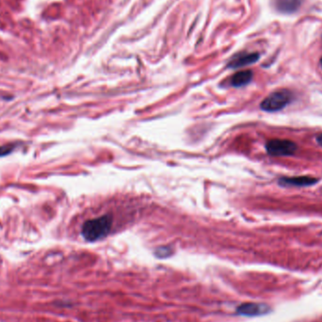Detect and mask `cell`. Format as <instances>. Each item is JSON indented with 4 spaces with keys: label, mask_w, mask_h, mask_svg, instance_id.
Wrapping results in <instances>:
<instances>
[{
    "label": "cell",
    "mask_w": 322,
    "mask_h": 322,
    "mask_svg": "<svg viewBox=\"0 0 322 322\" xmlns=\"http://www.w3.org/2000/svg\"><path fill=\"white\" fill-rule=\"evenodd\" d=\"M319 182V179L310 176L298 177H283L279 179V185L283 186H313Z\"/></svg>",
    "instance_id": "obj_5"
},
{
    "label": "cell",
    "mask_w": 322,
    "mask_h": 322,
    "mask_svg": "<svg viewBox=\"0 0 322 322\" xmlns=\"http://www.w3.org/2000/svg\"><path fill=\"white\" fill-rule=\"evenodd\" d=\"M266 150L269 155L274 157L292 156L297 151V145L287 139H272L267 142Z\"/></svg>",
    "instance_id": "obj_3"
},
{
    "label": "cell",
    "mask_w": 322,
    "mask_h": 322,
    "mask_svg": "<svg viewBox=\"0 0 322 322\" xmlns=\"http://www.w3.org/2000/svg\"><path fill=\"white\" fill-rule=\"evenodd\" d=\"M321 64H322V60H321Z\"/></svg>",
    "instance_id": "obj_11"
},
{
    "label": "cell",
    "mask_w": 322,
    "mask_h": 322,
    "mask_svg": "<svg viewBox=\"0 0 322 322\" xmlns=\"http://www.w3.org/2000/svg\"><path fill=\"white\" fill-rule=\"evenodd\" d=\"M112 226V216L105 215L96 219L89 220L84 223L81 234L87 241L93 242L109 235Z\"/></svg>",
    "instance_id": "obj_1"
},
{
    "label": "cell",
    "mask_w": 322,
    "mask_h": 322,
    "mask_svg": "<svg viewBox=\"0 0 322 322\" xmlns=\"http://www.w3.org/2000/svg\"><path fill=\"white\" fill-rule=\"evenodd\" d=\"M270 311V307L266 304L262 303H254V302H247L241 304L237 308V313L246 317H256L267 314Z\"/></svg>",
    "instance_id": "obj_4"
},
{
    "label": "cell",
    "mask_w": 322,
    "mask_h": 322,
    "mask_svg": "<svg viewBox=\"0 0 322 322\" xmlns=\"http://www.w3.org/2000/svg\"><path fill=\"white\" fill-rule=\"evenodd\" d=\"M317 141H318V143H319L321 146H322V133L321 135H319L318 138H317Z\"/></svg>",
    "instance_id": "obj_10"
},
{
    "label": "cell",
    "mask_w": 322,
    "mask_h": 322,
    "mask_svg": "<svg viewBox=\"0 0 322 322\" xmlns=\"http://www.w3.org/2000/svg\"><path fill=\"white\" fill-rule=\"evenodd\" d=\"M259 54L258 53H245L240 54L235 57L231 62H229L228 66L230 68H240L243 66H247L250 64H253L259 60Z\"/></svg>",
    "instance_id": "obj_6"
},
{
    "label": "cell",
    "mask_w": 322,
    "mask_h": 322,
    "mask_svg": "<svg viewBox=\"0 0 322 322\" xmlns=\"http://www.w3.org/2000/svg\"><path fill=\"white\" fill-rule=\"evenodd\" d=\"M302 0H274V8L282 13H293L299 9Z\"/></svg>",
    "instance_id": "obj_7"
},
{
    "label": "cell",
    "mask_w": 322,
    "mask_h": 322,
    "mask_svg": "<svg viewBox=\"0 0 322 322\" xmlns=\"http://www.w3.org/2000/svg\"><path fill=\"white\" fill-rule=\"evenodd\" d=\"M13 149H14L13 144L0 146V157H5L7 155H10L13 152Z\"/></svg>",
    "instance_id": "obj_9"
},
{
    "label": "cell",
    "mask_w": 322,
    "mask_h": 322,
    "mask_svg": "<svg viewBox=\"0 0 322 322\" xmlns=\"http://www.w3.org/2000/svg\"><path fill=\"white\" fill-rule=\"evenodd\" d=\"M253 78V72L250 70L240 71L234 74L231 78V85L234 87H242L251 82Z\"/></svg>",
    "instance_id": "obj_8"
},
{
    "label": "cell",
    "mask_w": 322,
    "mask_h": 322,
    "mask_svg": "<svg viewBox=\"0 0 322 322\" xmlns=\"http://www.w3.org/2000/svg\"><path fill=\"white\" fill-rule=\"evenodd\" d=\"M292 100V93L287 90H281L273 92L261 103V110L268 112L281 111Z\"/></svg>",
    "instance_id": "obj_2"
}]
</instances>
